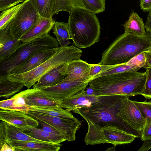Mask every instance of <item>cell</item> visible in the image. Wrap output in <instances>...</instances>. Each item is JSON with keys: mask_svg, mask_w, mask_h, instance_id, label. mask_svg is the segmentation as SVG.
I'll list each match as a JSON object with an SVG mask.
<instances>
[{"mask_svg": "<svg viewBox=\"0 0 151 151\" xmlns=\"http://www.w3.org/2000/svg\"><path fill=\"white\" fill-rule=\"evenodd\" d=\"M9 25L10 23L0 29V62L10 57L24 43L12 35Z\"/></svg>", "mask_w": 151, "mask_h": 151, "instance_id": "16", "label": "cell"}, {"mask_svg": "<svg viewBox=\"0 0 151 151\" xmlns=\"http://www.w3.org/2000/svg\"><path fill=\"white\" fill-rule=\"evenodd\" d=\"M61 47L59 46L58 47L41 50L37 52L17 65L10 74L24 73L35 69L53 56Z\"/></svg>", "mask_w": 151, "mask_h": 151, "instance_id": "14", "label": "cell"}, {"mask_svg": "<svg viewBox=\"0 0 151 151\" xmlns=\"http://www.w3.org/2000/svg\"><path fill=\"white\" fill-rule=\"evenodd\" d=\"M144 52L146 58V62L143 68L146 69L151 68V52L147 51Z\"/></svg>", "mask_w": 151, "mask_h": 151, "instance_id": "40", "label": "cell"}, {"mask_svg": "<svg viewBox=\"0 0 151 151\" xmlns=\"http://www.w3.org/2000/svg\"><path fill=\"white\" fill-rule=\"evenodd\" d=\"M42 18L30 0H26L10 22V33L20 40Z\"/></svg>", "mask_w": 151, "mask_h": 151, "instance_id": "8", "label": "cell"}, {"mask_svg": "<svg viewBox=\"0 0 151 151\" xmlns=\"http://www.w3.org/2000/svg\"><path fill=\"white\" fill-rule=\"evenodd\" d=\"M17 99V97L13 96L11 99L1 101H0V109H10Z\"/></svg>", "mask_w": 151, "mask_h": 151, "instance_id": "38", "label": "cell"}, {"mask_svg": "<svg viewBox=\"0 0 151 151\" xmlns=\"http://www.w3.org/2000/svg\"><path fill=\"white\" fill-rule=\"evenodd\" d=\"M57 39L47 34L24 43L10 57L0 62V76L11 73L19 64L37 52L59 47Z\"/></svg>", "mask_w": 151, "mask_h": 151, "instance_id": "6", "label": "cell"}, {"mask_svg": "<svg viewBox=\"0 0 151 151\" xmlns=\"http://www.w3.org/2000/svg\"><path fill=\"white\" fill-rule=\"evenodd\" d=\"M141 9L144 12L151 10V0H139Z\"/></svg>", "mask_w": 151, "mask_h": 151, "instance_id": "39", "label": "cell"}, {"mask_svg": "<svg viewBox=\"0 0 151 151\" xmlns=\"http://www.w3.org/2000/svg\"><path fill=\"white\" fill-rule=\"evenodd\" d=\"M0 123V146L13 140L44 142L25 134L18 127L6 122Z\"/></svg>", "mask_w": 151, "mask_h": 151, "instance_id": "17", "label": "cell"}, {"mask_svg": "<svg viewBox=\"0 0 151 151\" xmlns=\"http://www.w3.org/2000/svg\"><path fill=\"white\" fill-rule=\"evenodd\" d=\"M146 69L147 77L144 89L141 95L146 99H151V68Z\"/></svg>", "mask_w": 151, "mask_h": 151, "instance_id": "33", "label": "cell"}, {"mask_svg": "<svg viewBox=\"0 0 151 151\" xmlns=\"http://www.w3.org/2000/svg\"><path fill=\"white\" fill-rule=\"evenodd\" d=\"M142 146L145 150L147 151L149 150L151 148V139L144 141Z\"/></svg>", "mask_w": 151, "mask_h": 151, "instance_id": "43", "label": "cell"}, {"mask_svg": "<svg viewBox=\"0 0 151 151\" xmlns=\"http://www.w3.org/2000/svg\"><path fill=\"white\" fill-rule=\"evenodd\" d=\"M82 51L75 46L62 47L55 54L43 63L29 71L19 74H11L0 77V80L22 82L29 88L44 75L62 64L80 59Z\"/></svg>", "mask_w": 151, "mask_h": 151, "instance_id": "5", "label": "cell"}, {"mask_svg": "<svg viewBox=\"0 0 151 151\" xmlns=\"http://www.w3.org/2000/svg\"><path fill=\"white\" fill-rule=\"evenodd\" d=\"M117 65H102L99 63L97 64H91L90 70L91 78L92 79L93 77L98 74L111 69Z\"/></svg>", "mask_w": 151, "mask_h": 151, "instance_id": "32", "label": "cell"}, {"mask_svg": "<svg viewBox=\"0 0 151 151\" xmlns=\"http://www.w3.org/2000/svg\"><path fill=\"white\" fill-rule=\"evenodd\" d=\"M99 97L87 95L84 91L69 97L59 103V105L68 111L90 106L97 101Z\"/></svg>", "mask_w": 151, "mask_h": 151, "instance_id": "19", "label": "cell"}, {"mask_svg": "<svg viewBox=\"0 0 151 151\" xmlns=\"http://www.w3.org/2000/svg\"><path fill=\"white\" fill-rule=\"evenodd\" d=\"M28 110L63 118H73L74 117L70 111L64 109L59 105L52 107H29Z\"/></svg>", "mask_w": 151, "mask_h": 151, "instance_id": "26", "label": "cell"}, {"mask_svg": "<svg viewBox=\"0 0 151 151\" xmlns=\"http://www.w3.org/2000/svg\"><path fill=\"white\" fill-rule=\"evenodd\" d=\"M87 123L88 130L84 140L87 145L108 143L116 146L130 143L136 138L116 127H100L89 122Z\"/></svg>", "mask_w": 151, "mask_h": 151, "instance_id": "7", "label": "cell"}, {"mask_svg": "<svg viewBox=\"0 0 151 151\" xmlns=\"http://www.w3.org/2000/svg\"><path fill=\"white\" fill-rule=\"evenodd\" d=\"M52 29L60 46L65 47L70 43L71 38L68 23L55 22Z\"/></svg>", "mask_w": 151, "mask_h": 151, "instance_id": "27", "label": "cell"}, {"mask_svg": "<svg viewBox=\"0 0 151 151\" xmlns=\"http://www.w3.org/2000/svg\"><path fill=\"white\" fill-rule=\"evenodd\" d=\"M69 13L68 26L76 46L86 48L99 41L101 27L96 14L79 8L73 9Z\"/></svg>", "mask_w": 151, "mask_h": 151, "instance_id": "4", "label": "cell"}, {"mask_svg": "<svg viewBox=\"0 0 151 151\" xmlns=\"http://www.w3.org/2000/svg\"><path fill=\"white\" fill-rule=\"evenodd\" d=\"M105 1L106 0H55L54 15L62 11L70 13L74 8L98 14L105 10Z\"/></svg>", "mask_w": 151, "mask_h": 151, "instance_id": "12", "label": "cell"}, {"mask_svg": "<svg viewBox=\"0 0 151 151\" xmlns=\"http://www.w3.org/2000/svg\"><path fill=\"white\" fill-rule=\"evenodd\" d=\"M42 18L53 19L55 0H30Z\"/></svg>", "mask_w": 151, "mask_h": 151, "instance_id": "25", "label": "cell"}, {"mask_svg": "<svg viewBox=\"0 0 151 151\" xmlns=\"http://www.w3.org/2000/svg\"><path fill=\"white\" fill-rule=\"evenodd\" d=\"M140 112L142 116L146 119L151 118V101H132Z\"/></svg>", "mask_w": 151, "mask_h": 151, "instance_id": "31", "label": "cell"}, {"mask_svg": "<svg viewBox=\"0 0 151 151\" xmlns=\"http://www.w3.org/2000/svg\"><path fill=\"white\" fill-rule=\"evenodd\" d=\"M145 51L151 52V42L149 47Z\"/></svg>", "mask_w": 151, "mask_h": 151, "instance_id": "45", "label": "cell"}, {"mask_svg": "<svg viewBox=\"0 0 151 151\" xmlns=\"http://www.w3.org/2000/svg\"><path fill=\"white\" fill-rule=\"evenodd\" d=\"M14 147L15 151H58L62 145L45 142L13 140L7 143Z\"/></svg>", "mask_w": 151, "mask_h": 151, "instance_id": "21", "label": "cell"}, {"mask_svg": "<svg viewBox=\"0 0 151 151\" xmlns=\"http://www.w3.org/2000/svg\"><path fill=\"white\" fill-rule=\"evenodd\" d=\"M24 86L23 83L20 81L0 80V96L8 98L20 91Z\"/></svg>", "mask_w": 151, "mask_h": 151, "instance_id": "28", "label": "cell"}, {"mask_svg": "<svg viewBox=\"0 0 151 151\" xmlns=\"http://www.w3.org/2000/svg\"><path fill=\"white\" fill-rule=\"evenodd\" d=\"M0 120L18 128L27 126L37 127L39 125L36 119L21 111L14 110H0Z\"/></svg>", "mask_w": 151, "mask_h": 151, "instance_id": "15", "label": "cell"}, {"mask_svg": "<svg viewBox=\"0 0 151 151\" xmlns=\"http://www.w3.org/2000/svg\"><path fill=\"white\" fill-rule=\"evenodd\" d=\"M123 96L111 95L99 96L97 101L90 106L76 109L73 111L81 116L87 122L100 127L105 125L116 127L136 138H140V133L129 126L116 115Z\"/></svg>", "mask_w": 151, "mask_h": 151, "instance_id": "2", "label": "cell"}, {"mask_svg": "<svg viewBox=\"0 0 151 151\" xmlns=\"http://www.w3.org/2000/svg\"><path fill=\"white\" fill-rule=\"evenodd\" d=\"M0 151H15L14 147L9 145L7 143H5L0 146Z\"/></svg>", "mask_w": 151, "mask_h": 151, "instance_id": "42", "label": "cell"}, {"mask_svg": "<svg viewBox=\"0 0 151 151\" xmlns=\"http://www.w3.org/2000/svg\"><path fill=\"white\" fill-rule=\"evenodd\" d=\"M25 0H0V11L14 6L20 2H24Z\"/></svg>", "mask_w": 151, "mask_h": 151, "instance_id": "36", "label": "cell"}, {"mask_svg": "<svg viewBox=\"0 0 151 151\" xmlns=\"http://www.w3.org/2000/svg\"><path fill=\"white\" fill-rule=\"evenodd\" d=\"M22 4H20L2 11L0 14V29L5 28L10 22Z\"/></svg>", "mask_w": 151, "mask_h": 151, "instance_id": "29", "label": "cell"}, {"mask_svg": "<svg viewBox=\"0 0 151 151\" xmlns=\"http://www.w3.org/2000/svg\"><path fill=\"white\" fill-rule=\"evenodd\" d=\"M141 139L143 141L151 139V118H146L145 124L141 132Z\"/></svg>", "mask_w": 151, "mask_h": 151, "instance_id": "34", "label": "cell"}, {"mask_svg": "<svg viewBox=\"0 0 151 151\" xmlns=\"http://www.w3.org/2000/svg\"><path fill=\"white\" fill-rule=\"evenodd\" d=\"M116 115L129 126L141 134L146 119L128 97L123 96Z\"/></svg>", "mask_w": 151, "mask_h": 151, "instance_id": "11", "label": "cell"}, {"mask_svg": "<svg viewBox=\"0 0 151 151\" xmlns=\"http://www.w3.org/2000/svg\"><path fill=\"white\" fill-rule=\"evenodd\" d=\"M90 81H63L55 85L39 89L59 104L62 100L84 91Z\"/></svg>", "mask_w": 151, "mask_h": 151, "instance_id": "10", "label": "cell"}, {"mask_svg": "<svg viewBox=\"0 0 151 151\" xmlns=\"http://www.w3.org/2000/svg\"><path fill=\"white\" fill-rule=\"evenodd\" d=\"M14 96L22 98L29 107H52L59 105L58 103L38 88H28Z\"/></svg>", "mask_w": 151, "mask_h": 151, "instance_id": "13", "label": "cell"}, {"mask_svg": "<svg viewBox=\"0 0 151 151\" xmlns=\"http://www.w3.org/2000/svg\"><path fill=\"white\" fill-rule=\"evenodd\" d=\"M55 22V20L42 17L20 40L26 43L47 34L52 29Z\"/></svg>", "mask_w": 151, "mask_h": 151, "instance_id": "22", "label": "cell"}, {"mask_svg": "<svg viewBox=\"0 0 151 151\" xmlns=\"http://www.w3.org/2000/svg\"><path fill=\"white\" fill-rule=\"evenodd\" d=\"M151 42V33L138 36L124 32L119 35L103 53L99 63L117 65L126 63L145 51Z\"/></svg>", "mask_w": 151, "mask_h": 151, "instance_id": "3", "label": "cell"}, {"mask_svg": "<svg viewBox=\"0 0 151 151\" xmlns=\"http://www.w3.org/2000/svg\"><path fill=\"white\" fill-rule=\"evenodd\" d=\"M147 77L146 71L143 73L127 71L93 78L89 85L97 97L111 95L134 96L143 93Z\"/></svg>", "mask_w": 151, "mask_h": 151, "instance_id": "1", "label": "cell"}, {"mask_svg": "<svg viewBox=\"0 0 151 151\" xmlns=\"http://www.w3.org/2000/svg\"><path fill=\"white\" fill-rule=\"evenodd\" d=\"M145 27L147 32L151 33V10L147 15Z\"/></svg>", "mask_w": 151, "mask_h": 151, "instance_id": "41", "label": "cell"}, {"mask_svg": "<svg viewBox=\"0 0 151 151\" xmlns=\"http://www.w3.org/2000/svg\"><path fill=\"white\" fill-rule=\"evenodd\" d=\"M21 111L34 119H39L50 125L57 129L68 141L72 142L75 140L77 131L82 124V122L75 117L73 118H63L31 110Z\"/></svg>", "mask_w": 151, "mask_h": 151, "instance_id": "9", "label": "cell"}, {"mask_svg": "<svg viewBox=\"0 0 151 151\" xmlns=\"http://www.w3.org/2000/svg\"><path fill=\"white\" fill-rule=\"evenodd\" d=\"M123 26L125 32L131 35L142 36L147 33L142 19L134 11L132 12L128 20Z\"/></svg>", "mask_w": 151, "mask_h": 151, "instance_id": "24", "label": "cell"}, {"mask_svg": "<svg viewBox=\"0 0 151 151\" xmlns=\"http://www.w3.org/2000/svg\"><path fill=\"white\" fill-rule=\"evenodd\" d=\"M91 66V64L80 59L68 63L67 69L68 76L63 81L78 79L91 80V78L90 76Z\"/></svg>", "mask_w": 151, "mask_h": 151, "instance_id": "20", "label": "cell"}, {"mask_svg": "<svg viewBox=\"0 0 151 151\" xmlns=\"http://www.w3.org/2000/svg\"><path fill=\"white\" fill-rule=\"evenodd\" d=\"M19 128L27 135L43 142L60 144L66 141L62 135L51 133L37 127L27 126Z\"/></svg>", "mask_w": 151, "mask_h": 151, "instance_id": "23", "label": "cell"}, {"mask_svg": "<svg viewBox=\"0 0 151 151\" xmlns=\"http://www.w3.org/2000/svg\"><path fill=\"white\" fill-rule=\"evenodd\" d=\"M146 58L144 52H142L137 55L128 62L127 63L129 65H136L142 68L145 65Z\"/></svg>", "mask_w": 151, "mask_h": 151, "instance_id": "35", "label": "cell"}, {"mask_svg": "<svg viewBox=\"0 0 151 151\" xmlns=\"http://www.w3.org/2000/svg\"><path fill=\"white\" fill-rule=\"evenodd\" d=\"M35 119L38 121L39 125L41 127V129L51 133L57 135H62L57 129L50 125L39 119Z\"/></svg>", "mask_w": 151, "mask_h": 151, "instance_id": "37", "label": "cell"}, {"mask_svg": "<svg viewBox=\"0 0 151 151\" xmlns=\"http://www.w3.org/2000/svg\"><path fill=\"white\" fill-rule=\"evenodd\" d=\"M68 64H62L48 71L33 85V88L40 89L51 86L63 81L68 76Z\"/></svg>", "mask_w": 151, "mask_h": 151, "instance_id": "18", "label": "cell"}, {"mask_svg": "<svg viewBox=\"0 0 151 151\" xmlns=\"http://www.w3.org/2000/svg\"><path fill=\"white\" fill-rule=\"evenodd\" d=\"M141 68L140 66L137 65H129L127 63L118 65L111 69L98 74L93 77L92 78L111 74L120 73L127 71H137Z\"/></svg>", "mask_w": 151, "mask_h": 151, "instance_id": "30", "label": "cell"}, {"mask_svg": "<svg viewBox=\"0 0 151 151\" xmlns=\"http://www.w3.org/2000/svg\"><path fill=\"white\" fill-rule=\"evenodd\" d=\"M84 92L88 96H95L94 90L90 86L87 88L86 90H84Z\"/></svg>", "mask_w": 151, "mask_h": 151, "instance_id": "44", "label": "cell"}]
</instances>
